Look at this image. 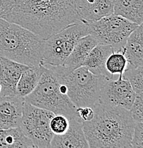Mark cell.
Returning a JSON list of instances; mask_svg holds the SVG:
<instances>
[{
  "instance_id": "2e32d148",
  "label": "cell",
  "mask_w": 143,
  "mask_h": 148,
  "mask_svg": "<svg viewBox=\"0 0 143 148\" xmlns=\"http://www.w3.org/2000/svg\"><path fill=\"white\" fill-rule=\"evenodd\" d=\"M113 52L111 46L98 44L90 51L86 57L82 66H84L91 73L95 75H103L107 79L113 78L105 68L107 57Z\"/></svg>"
},
{
  "instance_id": "d4e9b609",
  "label": "cell",
  "mask_w": 143,
  "mask_h": 148,
  "mask_svg": "<svg viewBox=\"0 0 143 148\" xmlns=\"http://www.w3.org/2000/svg\"><path fill=\"white\" fill-rule=\"evenodd\" d=\"M76 111L78 117L82 120V122L90 121L94 116V110L91 107L85 106V107L77 108Z\"/></svg>"
},
{
  "instance_id": "4fadbf2b",
  "label": "cell",
  "mask_w": 143,
  "mask_h": 148,
  "mask_svg": "<svg viewBox=\"0 0 143 148\" xmlns=\"http://www.w3.org/2000/svg\"><path fill=\"white\" fill-rule=\"evenodd\" d=\"M29 66L0 56V96L16 95V87L21 73Z\"/></svg>"
},
{
  "instance_id": "484cf974",
  "label": "cell",
  "mask_w": 143,
  "mask_h": 148,
  "mask_svg": "<svg viewBox=\"0 0 143 148\" xmlns=\"http://www.w3.org/2000/svg\"><path fill=\"white\" fill-rule=\"evenodd\" d=\"M1 84H0V92H1Z\"/></svg>"
},
{
  "instance_id": "8992f818",
  "label": "cell",
  "mask_w": 143,
  "mask_h": 148,
  "mask_svg": "<svg viewBox=\"0 0 143 148\" xmlns=\"http://www.w3.org/2000/svg\"><path fill=\"white\" fill-rule=\"evenodd\" d=\"M88 34V23L79 22L68 26L49 37L44 41L41 64L62 66L77 41Z\"/></svg>"
},
{
  "instance_id": "52a82bcc",
  "label": "cell",
  "mask_w": 143,
  "mask_h": 148,
  "mask_svg": "<svg viewBox=\"0 0 143 148\" xmlns=\"http://www.w3.org/2000/svg\"><path fill=\"white\" fill-rule=\"evenodd\" d=\"M89 34L98 44L111 46L113 51L123 52L127 38L138 25L112 14L98 21L88 23Z\"/></svg>"
},
{
  "instance_id": "ffe728a7",
  "label": "cell",
  "mask_w": 143,
  "mask_h": 148,
  "mask_svg": "<svg viewBox=\"0 0 143 148\" xmlns=\"http://www.w3.org/2000/svg\"><path fill=\"white\" fill-rule=\"evenodd\" d=\"M127 67V61L123 52L113 51L107 57L105 63L106 70L113 78L115 75L122 77Z\"/></svg>"
},
{
  "instance_id": "e0dca14e",
  "label": "cell",
  "mask_w": 143,
  "mask_h": 148,
  "mask_svg": "<svg viewBox=\"0 0 143 148\" xmlns=\"http://www.w3.org/2000/svg\"><path fill=\"white\" fill-rule=\"evenodd\" d=\"M113 14L141 25L143 21V0H113Z\"/></svg>"
},
{
  "instance_id": "5b68a950",
  "label": "cell",
  "mask_w": 143,
  "mask_h": 148,
  "mask_svg": "<svg viewBox=\"0 0 143 148\" xmlns=\"http://www.w3.org/2000/svg\"><path fill=\"white\" fill-rule=\"evenodd\" d=\"M24 101L51 111L55 115H65L68 118L78 116L76 106L60 90V82L56 75L46 66L36 87L24 98Z\"/></svg>"
},
{
  "instance_id": "3957f363",
  "label": "cell",
  "mask_w": 143,
  "mask_h": 148,
  "mask_svg": "<svg viewBox=\"0 0 143 148\" xmlns=\"http://www.w3.org/2000/svg\"><path fill=\"white\" fill-rule=\"evenodd\" d=\"M45 40L29 29L0 18V56L29 66L41 64Z\"/></svg>"
},
{
  "instance_id": "5bb4252c",
  "label": "cell",
  "mask_w": 143,
  "mask_h": 148,
  "mask_svg": "<svg viewBox=\"0 0 143 148\" xmlns=\"http://www.w3.org/2000/svg\"><path fill=\"white\" fill-rule=\"evenodd\" d=\"M142 24H141L138 25L127 38L123 48V53L127 61V69L142 66Z\"/></svg>"
},
{
  "instance_id": "9a60e30c",
  "label": "cell",
  "mask_w": 143,
  "mask_h": 148,
  "mask_svg": "<svg viewBox=\"0 0 143 148\" xmlns=\"http://www.w3.org/2000/svg\"><path fill=\"white\" fill-rule=\"evenodd\" d=\"M98 44L97 40L90 34L81 37L77 41L71 53L62 65L65 70L70 72L82 66L90 51Z\"/></svg>"
},
{
  "instance_id": "44dd1931",
  "label": "cell",
  "mask_w": 143,
  "mask_h": 148,
  "mask_svg": "<svg viewBox=\"0 0 143 148\" xmlns=\"http://www.w3.org/2000/svg\"><path fill=\"white\" fill-rule=\"evenodd\" d=\"M143 67L126 69L122 77L128 81L134 92L136 94H143Z\"/></svg>"
},
{
  "instance_id": "7a4b0ae2",
  "label": "cell",
  "mask_w": 143,
  "mask_h": 148,
  "mask_svg": "<svg viewBox=\"0 0 143 148\" xmlns=\"http://www.w3.org/2000/svg\"><path fill=\"white\" fill-rule=\"evenodd\" d=\"M94 116L83 122L89 147L131 148L135 122L127 109L97 102L93 107Z\"/></svg>"
},
{
  "instance_id": "8fae6325",
  "label": "cell",
  "mask_w": 143,
  "mask_h": 148,
  "mask_svg": "<svg viewBox=\"0 0 143 148\" xmlns=\"http://www.w3.org/2000/svg\"><path fill=\"white\" fill-rule=\"evenodd\" d=\"M74 7L79 18L85 23L113 14V0H74Z\"/></svg>"
},
{
  "instance_id": "ba28073f",
  "label": "cell",
  "mask_w": 143,
  "mask_h": 148,
  "mask_svg": "<svg viewBox=\"0 0 143 148\" xmlns=\"http://www.w3.org/2000/svg\"><path fill=\"white\" fill-rule=\"evenodd\" d=\"M55 114L24 101L20 128L31 140L35 147H50L53 137L50 122Z\"/></svg>"
},
{
  "instance_id": "6da1fadb",
  "label": "cell",
  "mask_w": 143,
  "mask_h": 148,
  "mask_svg": "<svg viewBox=\"0 0 143 148\" xmlns=\"http://www.w3.org/2000/svg\"><path fill=\"white\" fill-rule=\"evenodd\" d=\"M0 18L15 23L43 39L83 22L74 0H0Z\"/></svg>"
},
{
  "instance_id": "ac0fdd59",
  "label": "cell",
  "mask_w": 143,
  "mask_h": 148,
  "mask_svg": "<svg viewBox=\"0 0 143 148\" xmlns=\"http://www.w3.org/2000/svg\"><path fill=\"white\" fill-rule=\"evenodd\" d=\"M44 66L40 64L35 66H29L20 75L16 87V95L21 98L29 95L37 86Z\"/></svg>"
},
{
  "instance_id": "cb8c5ba5",
  "label": "cell",
  "mask_w": 143,
  "mask_h": 148,
  "mask_svg": "<svg viewBox=\"0 0 143 148\" xmlns=\"http://www.w3.org/2000/svg\"><path fill=\"white\" fill-rule=\"evenodd\" d=\"M131 147L133 148H143L142 123H135L131 140Z\"/></svg>"
},
{
  "instance_id": "9c48e42d",
  "label": "cell",
  "mask_w": 143,
  "mask_h": 148,
  "mask_svg": "<svg viewBox=\"0 0 143 148\" xmlns=\"http://www.w3.org/2000/svg\"><path fill=\"white\" fill-rule=\"evenodd\" d=\"M136 93L134 92L130 83L123 77L107 79L103 86L99 101L103 104L118 106L129 109L133 104Z\"/></svg>"
},
{
  "instance_id": "277c9868",
  "label": "cell",
  "mask_w": 143,
  "mask_h": 148,
  "mask_svg": "<svg viewBox=\"0 0 143 148\" xmlns=\"http://www.w3.org/2000/svg\"><path fill=\"white\" fill-rule=\"evenodd\" d=\"M51 69L58 81L67 89V95L72 103L79 107L93 108L99 101L101 89L107 78L95 75L84 66L67 71L63 66H44Z\"/></svg>"
},
{
  "instance_id": "30bf717a",
  "label": "cell",
  "mask_w": 143,
  "mask_h": 148,
  "mask_svg": "<svg viewBox=\"0 0 143 148\" xmlns=\"http://www.w3.org/2000/svg\"><path fill=\"white\" fill-rule=\"evenodd\" d=\"M68 128L62 135H54L50 147L86 148L89 147L86 138L83 122L78 116L68 118Z\"/></svg>"
},
{
  "instance_id": "603a6c76",
  "label": "cell",
  "mask_w": 143,
  "mask_h": 148,
  "mask_svg": "<svg viewBox=\"0 0 143 148\" xmlns=\"http://www.w3.org/2000/svg\"><path fill=\"white\" fill-rule=\"evenodd\" d=\"M130 115L135 123L143 121V94H136L131 107L129 109Z\"/></svg>"
},
{
  "instance_id": "7402d4cb",
  "label": "cell",
  "mask_w": 143,
  "mask_h": 148,
  "mask_svg": "<svg viewBox=\"0 0 143 148\" xmlns=\"http://www.w3.org/2000/svg\"><path fill=\"white\" fill-rule=\"evenodd\" d=\"M69 120L63 115H54L50 122L51 130L53 135H62L68 128Z\"/></svg>"
},
{
  "instance_id": "d6986e66",
  "label": "cell",
  "mask_w": 143,
  "mask_h": 148,
  "mask_svg": "<svg viewBox=\"0 0 143 148\" xmlns=\"http://www.w3.org/2000/svg\"><path fill=\"white\" fill-rule=\"evenodd\" d=\"M0 147H35L31 140L23 132L20 127L0 129Z\"/></svg>"
},
{
  "instance_id": "7c38bea8",
  "label": "cell",
  "mask_w": 143,
  "mask_h": 148,
  "mask_svg": "<svg viewBox=\"0 0 143 148\" xmlns=\"http://www.w3.org/2000/svg\"><path fill=\"white\" fill-rule=\"evenodd\" d=\"M24 103L16 95L0 96V129L19 127Z\"/></svg>"
}]
</instances>
